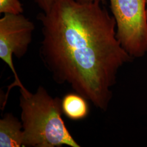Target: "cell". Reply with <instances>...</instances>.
Wrapping results in <instances>:
<instances>
[{
    "instance_id": "obj_4",
    "label": "cell",
    "mask_w": 147,
    "mask_h": 147,
    "mask_svg": "<svg viewBox=\"0 0 147 147\" xmlns=\"http://www.w3.org/2000/svg\"><path fill=\"white\" fill-rule=\"evenodd\" d=\"M34 23L22 14H5L0 19V58L9 67L14 81L9 87L2 106L4 108L11 89L25 87L19 79L13 64V56L21 58L26 53L32 40Z\"/></svg>"
},
{
    "instance_id": "obj_8",
    "label": "cell",
    "mask_w": 147,
    "mask_h": 147,
    "mask_svg": "<svg viewBox=\"0 0 147 147\" xmlns=\"http://www.w3.org/2000/svg\"><path fill=\"white\" fill-rule=\"evenodd\" d=\"M43 12L49 11L56 0H33Z\"/></svg>"
},
{
    "instance_id": "obj_3",
    "label": "cell",
    "mask_w": 147,
    "mask_h": 147,
    "mask_svg": "<svg viewBox=\"0 0 147 147\" xmlns=\"http://www.w3.org/2000/svg\"><path fill=\"white\" fill-rule=\"evenodd\" d=\"M121 46L132 58L147 53L146 0H109Z\"/></svg>"
},
{
    "instance_id": "obj_9",
    "label": "cell",
    "mask_w": 147,
    "mask_h": 147,
    "mask_svg": "<svg viewBox=\"0 0 147 147\" xmlns=\"http://www.w3.org/2000/svg\"><path fill=\"white\" fill-rule=\"evenodd\" d=\"M75 1L81 3H90V2H94L95 0H75Z\"/></svg>"
},
{
    "instance_id": "obj_6",
    "label": "cell",
    "mask_w": 147,
    "mask_h": 147,
    "mask_svg": "<svg viewBox=\"0 0 147 147\" xmlns=\"http://www.w3.org/2000/svg\"><path fill=\"white\" fill-rule=\"evenodd\" d=\"M61 105L63 114L71 120H82L89 115L88 100L76 92L65 95Z\"/></svg>"
},
{
    "instance_id": "obj_1",
    "label": "cell",
    "mask_w": 147,
    "mask_h": 147,
    "mask_svg": "<svg viewBox=\"0 0 147 147\" xmlns=\"http://www.w3.org/2000/svg\"><path fill=\"white\" fill-rule=\"evenodd\" d=\"M101 1L56 0L38 19L42 34L39 55L53 80L106 111L119 69L134 58L121 46L115 18Z\"/></svg>"
},
{
    "instance_id": "obj_2",
    "label": "cell",
    "mask_w": 147,
    "mask_h": 147,
    "mask_svg": "<svg viewBox=\"0 0 147 147\" xmlns=\"http://www.w3.org/2000/svg\"><path fill=\"white\" fill-rule=\"evenodd\" d=\"M23 147H80L62 118V99L53 98L42 86L34 93L20 89Z\"/></svg>"
},
{
    "instance_id": "obj_10",
    "label": "cell",
    "mask_w": 147,
    "mask_h": 147,
    "mask_svg": "<svg viewBox=\"0 0 147 147\" xmlns=\"http://www.w3.org/2000/svg\"><path fill=\"white\" fill-rule=\"evenodd\" d=\"M146 14H147V0H146Z\"/></svg>"
},
{
    "instance_id": "obj_5",
    "label": "cell",
    "mask_w": 147,
    "mask_h": 147,
    "mask_svg": "<svg viewBox=\"0 0 147 147\" xmlns=\"http://www.w3.org/2000/svg\"><path fill=\"white\" fill-rule=\"evenodd\" d=\"M22 122L11 113L0 119V147H23Z\"/></svg>"
},
{
    "instance_id": "obj_7",
    "label": "cell",
    "mask_w": 147,
    "mask_h": 147,
    "mask_svg": "<svg viewBox=\"0 0 147 147\" xmlns=\"http://www.w3.org/2000/svg\"><path fill=\"white\" fill-rule=\"evenodd\" d=\"M24 8L19 0H0V13L20 14H22Z\"/></svg>"
}]
</instances>
